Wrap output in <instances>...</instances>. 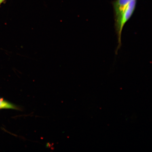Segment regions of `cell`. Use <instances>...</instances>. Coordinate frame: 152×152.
<instances>
[{
	"mask_svg": "<svg viewBox=\"0 0 152 152\" xmlns=\"http://www.w3.org/2000/svg\"><path fill=\"white\" fill-rule=\"evenodd\" d=\"M136 4L137 0H133L129 3L121 13L118 21L115 24L118 43L116 52H117L121 46V33L124 26L134 14L135 10Z\"/></svg>",
	"mask_w": 152,
	"mask_h": 152,
	"instance_id": "cell-1",
	"label": "cell"
},
{
	"mask_svg": "<svg viewBox=\"0 0 152 152\" xmlns=\"http://www.w3.org/2000/svg\"><path fill=\"white\" fill-rule=\"evenodd\" d=\"M133 0H115L113 1V7L115 15V23L118 21L124 10Z\"/></svg>",
	"mask_w": 152,
	"mask_h": 152,
	"instance_id": "cell-2",
	"label": "cell"
},
{
	"mask_svg": "<svg viewBox=\"0 0 152 152\" xmlns=\"http://www.w3.org/2000/svg\"><path fill=\"white\" fill-rule=\"evenodd\" d=\"M0 109L19 110L18 107L15 104L6 101L2 99H0Z\"/></svg>",
	"mask_w": 152,
	"mask_h": 152,
	"instance_id": "cell-3",
	"label": "cell"
},
{
	"mask_svg": "<svg viewBox=\"0 0 152 152\" xmlns=\"http://www.w3.org/2000/svg\"><path fill=\"white\" fill-rule=\"evenodd\" d=\"M5 0H0V5H1L2 3H3Z\"/></svg>",
	"mask_w": 152,
	"mask_h": 152,
	"instance_id": "cell-4",
	"label": "cell"
}]
</instances>
